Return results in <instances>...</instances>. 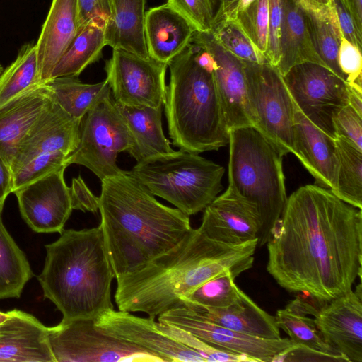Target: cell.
Segmentation results:
<instances>
[{
  "mask_svg": "<svg viewBox=\"0 0 362 362\" xmlns=\"http://www.w3.org/2000/svg\"><path fill=\"white\" fill-rule=\"evenodd\" d=\"M236 18L264 55L268 37L269 0H255L245 10L237 14Z\"/></svg>",
  "mask_w": 362,
  "mask_h": 362,
  "instance_id": "obj_39",
  "label": "cell"
},
{
  "mask_svg": "<svg viewBox=\"0 0 362 362\" xmlns=\"http://www.w3.org/2000/svg\"><path fill=\"white\" fill-rule=\"evenodd\" d=\"M317 307L298 296L285 308L279 309L274 316L279 328L282 329L296 344L308 346L329 355L337 354L322 339L313 315Z\"/></svg>",
  "mask_w": 362,
  "mask_h": 362,
  "instance_id": "obj_31",
  "label": "cell"
},
{
  "mask_svg": "<svg viewBox=\"0 0 362 362\" xmlns=\"http://www.w3.org/2000/svg\"><path fill=\"white\" fill-rule=\"evenodd\" d=\"M167 4L190 22L196 30L211 31L215 16L212 0H168Z\"/></svg>",
  "mask_w": 362,
  "mask_h": 362,
  "instance_id": "obj_41",
  "label": "cell"
},
{
  "mask_svg": "<svg viewBox=\"0 0 362 362\" xmlns=\"http://www.w3.org/2000/svg\"><path fill=\"white\" fill-rule=\"evenodd\" d=\"M330 1L334 8L343 37L361 49L362 37L358 35L349 13L342 5L340 0H330Z\"/></svg>",
  "mask_w": 362,
  "mask_h": 362,
  "instance_id": "obj_48",
  "label": "cell"
},
{
  "mask_svg": "<svg viewBox=\"0 0 362 362\" xmlns=\"http://www.w3.org/2000/svg\"><path fill=\"white\" fill-rule=\"evenodd\" d=\"M127 172L154 196L189 216L203 211L222 191L225 169L180 149L137 163Z\"/></svg>",
  "mask_w": 362,
  "mask_h": 362,
  "instance_id": "obj_7",
  "label": "cell"
},
{
  "mask_svg": "<svg viewBox=\"0 0 362 362\" xmlns=\"http://www.w3.org/2000/svg\"><path fill=\"white\" fill-rule=\"evenodd\" d=\"M70 189L74 209L93 213L98 210L99 197L90 192L80 175L72 180Z\"/></svg>",
  "mask_w": 362,
  "mask_h": 362,
  "instance_id": "obj_47",
  "label": "cell"
},
{
  "mask_svg": "<svg viewBox=\"0 0 362 362\" xmlns=\"http://www.w3.org/2000/svg\"><path fill=\"white\" fill-rule=\"evenodd\" d=\"M226 190L255 206L262 225L257 247L267 244L287 202L283 156L255 127L229 132Z\"/></svg>",
  "mask_w": 362,
  "mask_h": 362,
  "instance_id": "obj_6",
  "label": "cell"
},
{
  "mask_svg": "<svg viewBox=\"0 0 362 362\" xmlns=\"http://www.w3.org/2000/svg\"><path fill=\"white\" fill-rule=\"evenodd\" d=\"M81 120L54 102L20 143L11 164L12 173L37 156L61 153L69 156L78 144Z\"/></svg>",
  "mask_w": 362,
  "mask_h": 362,
  "instance_id": "obj_19",
  "label": "cell"
},
{
  "mask_svg": "<svg viewBox=\"0 0 362 362\" xmlns=\"http://www.w3.org/2000/svg\"><path fill=\"white\" fill-rule=\"evenodd\" d=\"M348 86L349 105L362 116V90Z\"/></svg>",
  "mask_w": 362,
  "mask_h": 362,
  "instance_id": "obj_52",
  "label": "cell"
},
{
  "mask_svg": "<svg viewBox=\"0 0 362 362\" xmlns=\"http://www.w3.org/2000/svg\"><path fill=\"white\" fill-rule=\"evenodd\" d=\"M8 317V313H3L0 311V323L4 322Z\"/></svg>",
  "mask_w": 362,
  "mask_h": 362,
  "instance_id": "obj_54",
  "label": "cell"
},
{
  "mask_svg": "<svg viewBox=\"0 0 362 362\" xmlns=\"http://www.w3.org/2000/svg\"><path fill=\"white\" fill-rule=\"evenodd\" d=\"M131 144L129 129L108 86L82 117L79 142L66 165H83L102 181L125 172L117 165V158Z\"/></svg>",
  "mask_w": 362,
  "mask_h": 362,
  "instance_id": "obj_8",
  "label": "cell"
},
{
  "mask_svg": "<svg viewBox=\"0 0 362 362\" xmlns=\"http://www.w3.org/2000/svg\"><path fill=\"white\" fill-rule=\"evenodd\" d=\"M46 257L37 276L44 296L62 314V321L95 320L113 309L111 286L115 278L99 225L63 230L46 245Z\"/></svg>",
  "mask_w": 362,
  "mask_h": 362,
  "instance_id": "obj_4",
  "label": "cell"
},
{
  "mask_svg": "<svg viewBox=\"0 0 362 362\" xmlns=\"http://www.w3.org/2000/svg\"><path fill=\"white\" fill-rule=\"evenodd\" d=\"M54 103L49 88L40 83L0 109V153L10 167L21 141Z\"/></svg>",
  "mask_w": 362,
  "mask_h": 362,
  "instance_id": "obj_21",
  "label": "cell"
},
{
  "mask_svg": "<svg viewBox=\"0 0 362 362\" xmlns=\"http://www.w3.org/2000/svg\"><path fill=\"white\" fill-rule=\"evenodd\" d=\"M94 320L61 321L47 327L56 362H164L158 355L106 332Z\"/></svg>",
  "mask_w": 362,
  "mask_h": 362,
  "instance_id": "obj_10",
  "label": "cell"
},
{
  "mask_svg": "<svg viewBox=\"0 0 362 362\" xmlns=\"http://www.w3.org/2000/svg\"><path fill=\"white\" fill-rule=\"evenodd\" d=\"M280 57L276 69L283 76L293 66L312 62L325 64L313 44L302 8L295 0H281Z\"/></svg>",
  "mask_w": 362,
  "mask_h": 362,
  "instance_id": "obj_28",
  "label": "cell"
},
{
  "mask_svg": "<svg viewBox=\"0 0 362 362\" xmlns=\"http://www.w3.org/2000/svg\"><path fill=\"white\" fill-rule=\"evenodd\" d=\"M353 19L358 35L362 37V0H340Z\"/></svg>",
  "mask_w": 362,
  "mask_h": 362,
  "instance_id": "obj_50",
  "label": "cell"
},
{
  "mask_svg": "<svg viewBox=\"0 0 362 362\" xmlns=\"http://www.w3.org/2000/svg\"><path fill=\"white\" fill-rule=\"evenodd\" d=\"M335 137L345 139L362 151V116L351 106L341 108L333 117Z\"/></svg>",
  "mask_w": 362,
  "mask_h": 362,
  "instance_id": "obj_42",
  "label": "cell"
},
{
  "mask_svg": "<svg viewBox=\"0 0 362 362\" xmlns=\"http://www.w3.org/2000/svg\"><path fill=\"white\" fill-rule=\"evenodd\" d=\"M105 25L93 21L81 28L54 66L50 79L78 77L88 66L100 59L102 50L106 46Z\"/></svg>",
  "mask_w": 362,
  "mask_h": 362,
  "instance_id": "obj_30",
  "label": "cell"
},
{
  "mask_svg": "<svg viewBox=\"0 0 362 362\" xmlns=\"http://www.w3.org/2000/svg\"><path fill=\"white\" fill-rule=\"evenodd\" d=\"M211 33L226 50L248 62L265 64L268 62L247 35L236 18L220 20L212 25Z\"/></svg>",
  "mask_w": 362,
  "mask_h": 362,
  "instance_id": "obj_36",
  "label": "cell"
},
{
  "mask_svg": "<svg viewBox=\"0 0 362 362\" xmlns=\"http://www.w3.org/2000/svg\"><path fill=\"white\" fill-rule=\"evenodd\" d=\"M144 28L150 57L167 65L187 47L196 31L167 3L146 11Z\"/></svg>",
  "mask_w": 362,
  "mask_h": 362,
  "instance_id": "obj_24",
  "label": "cell"
},
{
  "mask_svg": "<svg viewBox=\"0 0 362 362\" xmlns=\"http://www.w3.org/2000/svg\"><path fill=\"white\" fill-rule=\"evenodd\" d=\"M282 77L299 110L334 138L333 117L349 105L346 81L328 68L312 62L296 64Z\"/></svg>",
  "mask_w": 362,
  "mask_h": 362,
  "instance_id": "obj_11",
  "label": "cell"
},
{
  "mask_svg": "<svg viewBox=\"0 0 362 362\" xmlns=\"http://www.w3.org/2000/svg\"><path fill=\"white\" fill-rule=\"evenodd\" d=\"M197 50L190 43L168 64L163 107L173 144L199 154L228 144L229 131L213 74L199 66Z\"/></svg>",
  "mask_w": 362,
  "mask_h": 362,
  "instance_id": "obj_5",
  "label": "cell"
},
{
  "mask_svg": "<svg viewBox=\"0 0 362 362\" xmlns=\"http://www.w3.org/2000/svg\"><path fill=\"white\" fill-rule=\"evenodd\" d=\"M32 276L25 253L6 229L0 215V299L19 298Z\"/></svg>",
  "mask_w": 362,
  "mask_h": 362,
  "instance_id": "obj_33",
  "label": "cell"
},
{
  "mask_svg": "<svg viewBox=\"0 0 362 362\" xmlns=\"http://www.w3.org/2000/svg\"><path fill=\"white\" fill-rule=\"evenodd\" d=\"M156 328L180 344L199 354L206 361H255L253 358L244 355L217 349L189 332L170 324L156 322Z\"/></svg>",
  "mask_w": 362,
  "mask_h": 362,
  "instance_id": "obj_38",
  "label": "cell"
},
{
  "mask_svg": "<svg viewBox=\"0 0 362 362\" xmlns=\"http://www.w3.org/2000/svg\"><path fill=\"white\" fill-rule=\"evenodd\" d=\"M79 29L93 21H106L112 15V0H78Z\"/></svg>",
  "mask_w": 362,
  "mask_h": 362,
  "instance_id": "obj_46",
  "label": "cell"
},
{
  "mask_svg": "<svg viewBox=\"0 0 362 362\" xmlns=\"http://www.w3.org/2000/svg\"><path fill=\"white\" fill-rule=\"evenodd\" d=\"M158 320L183 329L217 349L244 354L259 362H271L274 356L295 344L288 338L267 339L231 330L202 318L183 305L163 313Z\"/></svg>",
  "mask_w": 362,
  "mask_h": 362,
  "instance_id": "obj_15",
  "label": "cell"
},
{
  "mask_svg": "<svg viewBox=\"0 0 362 362\" xmlns=\"http://www.w3.org/2000/svg\"><path fill=\"white\" fill-rule=\"evenodd\" d=\"M191 43L211 53L216 62L213 76L228 131L255 127L247 96L245 62L223 49L211 31L196 30Z\"/></svg>",
  "mask_w": 362,
  "mask_h": 362,
  "instance_id": "obj_14",
  "label": "cell"
},
{
  "mask_svg": "<svg viewBox=\"0 0 362 362\" xmlns=\"http://www.w3.org/2000/svg\"><path fill=\"white\" fill-rule=\"evenodd\" d=\"M338 64L346 83L362 90L361 49L342 37L338 52Z\"/></svg>",
  "mask_w": 362,
  "mask_h": 362,
  "instance_id": "obj_43",
  "label": "cell"
},
{
  "mask_svg": "<svg viewBox=\"0 0 362 362\" xmlns=\"http://www.w3.org/2000/svg\"><path fill=\"white\" fill-rule=\"evenodd\" d=\"M155 318L140 317L113 308L103 312L94 322L106 332L158 355L164 362H206L199 354L159 331Z\"/></svg>",
  "mask_w": 362,
  "mask_h": 362,
  "instance_id": "obj_17",
  "label": "cell"
},
{
  "mask_svg": "<svg viewBox=\"0 0 362 362\" xmlns=\"http://www.w3.org/2000/svg\"><path fill=\"white\" fill-rule=\"evenodd\" d=\"M7 313L0 323V362H56L47 327L26 312Z\"/></svg>",
  "mask_w": 362,
  "mask_h": 362,
  "instance_id": "obj_20",
  "label": "cell"
},
{
  "mask_svg": "<svg viewBox=\"0 0 362 362\" xmlns=\"http://www.w3.org/2000/svg\"><path fill=\"white\" fill-rule=\"evenodd\" d=\"M78 30V0H52L35 43L40 83L50 79L54 66Z\"/></svg>",
  "mask_w": 362,
  "mask_h": 362,
  "instance_id": "obj_22",
  "label": "cell"
},
{
  "mask_svg": "<svg viewBox=\"0 0 362 362\" xmlns=\"http://www.w3.org/2000/svg\"><path fill=\"white\" fill-rule=\"evenodd\" d=\"M267 247V270L281 287L329 302L361 279V209L327 188L302 186L287 199Z\"/></svg>",
  "mask_w": 362,
  "mask_h": 362,
  "instance_id": "obj_1",
  "label": "cell"
},
{
  "mask_svg": "<svg viewBox=\"0 0 362 362\" xmlns=\"http://www.w3.org/2000/svg\"><path fill=\"white\" fill-rule=\"evenodd\" d=\"M168 65L122 49L105 62L107 81L115 102L129 107L164 106Z\"/></svg>",
  "mask_w": 362,
  "mask_h": 362,
  "instance_id": "obj_12",
  "label": "cell"
},
{
  "mask_svg": "<svg viewBox=\"0 0 362 362\" xmlns=\"http://www.w3.org/2000/svg\"><path fill=\"white\" fill-rule=\"evenodd\" d=\"M282 21L281 0H269V23L267 50L268 64L276 68L280 57V37Z\"/></svg>",
  "mask_w": 362,
  "mask_h": 362,
  "instance_id": "obj_44",
  "label": "cell"
},
{
  "mask_svg": "<svg viewBox=\"0 0 362 362\" xmlns=\"http://www.w3.org/2000/svg\"><path fill=\"white\" fill-rule=\"evenodd\" d=\"M3 71H4V69H3L2 66L0 64V75Z\"/></svg>",
  "mask_w": 362,
  "mask_h": 362,
  "instance_id": "obj_57",
  "label": "cell"
},
{
  "mask_svg": "<svg viewBox=\"0 0 362 362\" xmlns=\"http://www.w3.org/2000/svg\"><path fill=\"white\" fill-rule=\"evenodd\" d=\"M146 1L112 0V15L105 25L106 45L151 58L145 37Z\"/></svg>",
  "mask_w": 362,
  "mask_h": 362,
  "instance_id": "obj_27",
  "label": "cell"
},
{
  "mask_svg": "<svg viewBox=\"0 0 362 362\" xmlns=\"http://www.w3.org/2000/svg\"><path fill=\"white\" fill-rule=\"evenodd\" d=\"M336 168L330 190L340 199L362 209V151L334 137Z\"/></svg>",
  "mask_w": 362,
  "mask_h": 362,
  "instance_id": "obj_32",
  "label": "cell"
},
{
  "mask_svg": "<svg viewBox=\"0 0 362 362\" xmlns=\"http://www.w3.org/2000/svg\"><path fill=\"white\" fill-rule=\"evenodd\" d=\"M13 192V173L9 164L0 153V215L7 197Z\"/></svg>",
  "mask_w": 362,
  "mask_h": 362,
  "instance_id": "obj_49",
  "label": "cell"
},
{
  "mask_svg": "<svg viewBox=\"0 0 362 362\" xmlns=\"http://www.w3.org/2000/svg\"><path fill=\"white\" fill-rule=\"evenodd\" d=\"M294 155L315 179L331 189L336 168L334 138L313 124L296 107L293 124Z\"/></svg>",
  "mask_w": 362,
  "mask_h": 362,
  "instance_id": "obj_23",
  "label": "cell"
},
{
  "mask_svg": "<svg viewBox=\"0 0 362 362\" xmlns=\"http://www.w3.org/2000/svg\"><path fill=\"white\" fill-rule=\"evenodd\" d=\"M44 84L49 88L54 102L78 119H82L109 86L107 79L90 84L74 76L52 78Z\"/></svg>",
  "mask_w": 362,
  "mask_h": 362,
  "instance_id": "obj_34",
  "label": "cell"
},
{
  "mask_svg": "<svg viewBox=\"0 0 362 362\" xmlns=\"http://www.w3.org/2000/svg\"><path fill=\"white\" fill-rule=\"evenodd\" d=\"M261 225L255 206L226 190L204 209L199 228L212 240L238 245L257 240Z\"/></svg>",
  "mask_w": 362,
  "mask_h": 362,
  "instance_id": "obj_18",
  "label": "cell"
},
{
  "mask_svg": "<svg viewBox=\"0 0 362 362\" xmlns=\"http://www.w3.org/2000/svg\"><path fill=\"white\" fill-rule=\"evenodd\" d=\"M239 0H220L213 24L221 19L236 18L235 12Z\"/></svg>",
  "mask_w": 362,
  "mask_h": 362,
  "instance_id": "obj_51",
  "label": "cell"
},
{
  "mask_svg": "<svg viewBox=\"0 0 362 362\" xmlns=\"http://www.w3.org/2000/svg\"><path fill=\"white\" fill-rule=\"evenodd\" d=\"M117 105L131 136V147L127 152L137 163L175 151L163 132V106L139 107Z\"/></svg>",
  "mask_w": 362,
  "mask_h": 362,
  "instance_id": "obj_26",
  "label": "cell"
},
{
  "mask_svg": "<svg viewBox=\"0 0 362 362\" xmlns=\"http://www.w3.org/2000/svg\"><path fill=\"white\" fill-rule=\"evenodd\" d=\"M303 11L314 47L327 68L346 81L338 64L343 37L331 1L322 4L312 0H295Z\"/></svg>",
  "mask_w": 362,
  "mask_h": 362,
  "instance_id": "obj_29",
  "label": "cell"
},
{
  "mask_svg": "<svg viewBox=\"0 0 362 362\" xmlns=\"http://www.w3.org/2000/svg\"><path fill=\"white\" fill-rule=\"evenodd\" d=\"M68 156L52 153L35 156L13 171V193L18 189L49 173L68 167Z\"/></svg>",
  "mask_w": 362,
  "mask_h": 362,
  "instance_id": "obj_40",
  "label": "cell"
},
{
  "mask_svg": "<svg viewBox=\"0 0 362 362\" xmlns=\"http://www.w3.org/2000/svg\"><path fill=\"white\" fill-rule=\"evenodd\" d=\"M65 169L49 173L13 192L22 218L36 233L60 234L74 209Z\"/></svg>",
  "mask_w": 362,
  "mask_h": 362,
  "instance_id": "obj_13",
  "label": "cell"
},
{
  "mask_svg": "<svg viewBox=\"0 0 362 362\" xmlns=\"http://www.w3.org/2000/svg\"><path fill=\"white\" fill-rule=\"evenodd\" d=\"M255 0H239L235 16L245 10Z\"/></svg>",
  "mask_w": 362,
  "mask_h": 362,
  "instance_id": "obj_53",
  "label": "cell"
},
{
  "mask_svg": "<svg viewBox=\"0 0 362 362\" xmlns=\"http://www.w3.org/2000/svg\"><path fill=\"white\" fill-rule=\"evenodd\" d=\"M219 1L220 0H212V2L214 4V8H215V14H216V12L217 11V8H218V6Z\"/></svg>",
  "mask_w": 362,
  "mask_h": 362,
  "instance_id": "obj_56",
  "label": "cell"
},
{
  "mask_svg": "<svg viewBox=\"0 0 362 362\" xmlns=\"http://www.w3.org/2000/svg\"><path fill=\"white\" fill-rule=\"evenodd\" d=\"M236 277L229 272L206 281L182 297L180 305L185 302L210 308H225L233 304L240 298L242 291L234 281Z\"/></svg>",
  "mask_w": 362,
  "mask_h": 362,
  "instance_id": "obj_37",
  "label": "cell"
},
{
  "mask_svg": "<svg viewBox=\"0 0 362 362\" xmlns=\"http://www.w3.org/2000/svg\"><path fill=\"white\" fill-rule=\"evenodd\" d=\"M101 182L100 226L115 277L170 250L192 228L189 216L159 202L127 171Z\"/></svg>",
  "mask_w": 362,
  "mask_h": 362,
  "instance_id": "obj_3",
  "label": "cell"
},
{
  "mask_svg": "<svg viewBox=\"0 0 362 362\" xmlns=\"http://www.w3.org/2000/svg\"><path fill=\"white\" fill-rule=\"evenodd\" d=\"M315 2L322 4H328L330 1V0H312Z\"/></svg>",
  "mask_w": 362,
  "mask_h": 362,
  "instance_id": "obj_55",
  "label": "cell"
},
{
  "mask_svg": "<svg viewBox=\"0 0 362 362\" xmlns=\"http://www.w3.org/2000/svg\"><path fill=\"white\" fill-rule=\"evenodd\" d=\"M277 361L348 362L347 360L341 356L327 354L296 343L274 356L271 362Z\"/></svg>",
  "mask_w": 362,
  "mask_h": 362,
  "instance_id": "obj_45",
  "label": "cell"
},
{
  "mask_svg": "<svg viewBox=\"0 0 362 362\" xmlns=\"http://www.w3.org/2000/svg\"><path fill=\"white\" fill-rule=\"evenodd\" d=\"M257 243L227 244L209 238L199 228H192L170 250L115 277L118 309L156 317L180 306L182 297L206 281L229 272L238 276L250 269Z\"/></svg>",
  "mask_w": 362,
  "mask_h": 362,
  "instance_id": "obj_2",
  "label": "cell"
},
{
  "mask_svg": "<svg viewBox=\"0 0 362 362\" xmlns=\"http://www.w3.org/2000/svg\"><path fill=\"white\" fill-rule=\"evenodd\" d=\"M40 84L36 44L21 47L16 59L0 75V109L22 93Z\"/></svg>",
  "mask_w": 362,
  "mask_h": 362,
  "instance_id": "obj_35",
  "label": "cell"
},
{
  "mask_svg": "<svg viewBox=\"0 0 362 362\" xmlns=\"http://www.w3.org/2000/svg\"><path fill=\"white\" fill-rule=\"evenodd\" d=\"M324 341L348 362H362V285L317 307L313 315Z\"/></svg>",
  "mask_w": 362,
  "mask_h": 362,
  "instance_id": "obj_16",
  "label": "cell"
},
{
  "mask_svg": "<svg viewBox=\"0 0 362 362\" xmlns=\"http://www.w3.org/2000/svg\"><path fill=\"white\" fill-rule=\"evenodd\" d=\"M245 76L255 128L283 156L294 154L295 103L282 76L269 64L248 62Z\"/></svg>",
  "mask_w": 362,
  "mask_h": 362,
  "instance_id": "obj_9",
  "label": "cell"
},
{
  "mask_svg": "<svg viewBox=\"0 0 362 362\" xmlns=\"http://www.w3.org/2000/svg\"><path fill=\"white\" fill-rule=\"evenodd\" d=\"M181 305L202 318L231 330L267 339L281 338L274 316L259 307L243 291L240 298L225 308H210L185 302Z\"/></svg>",
  "mask_w": 362,
  "mask_h": 362,
  "instance_id": "obj_25",
  "label": "cell"
}]
</instances>
